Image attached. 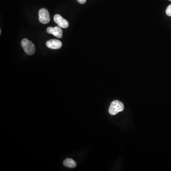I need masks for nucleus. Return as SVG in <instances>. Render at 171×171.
Masks as SVG:
<instances>
[{"mask_svg":"<svg viewBox=\"0 0 171 171\" xmlns=\"http://www.w3.org/2000/svg\"><path fill=\"white\" fill-rule=\"evenodd\" d=\"M21 45L25 53L28 55H32L35 52V46L31 41L27 39H22L21 42Z\"/></svg>","mask_w":171,"mask_h":171,"instance_id":"obj_1","label":"nucleus"},{"mask_svg":"<svg viewBox=\"0 0 171 171\" xmlns=\"http://www.w3.org/2000/svg\"><path fill=\"white\" fill-rule=\"evenodd\" d=\"M124 106L123 103L118 100H115L111 103L109 109L110 114L115 115L124 110Z\"/></svg>","mask_w":171,"mask_h":171,"instance_id":"obj_2","label":"nucleus"},{"mask_svg":"<svg viewBox=\"0 0 171 171\" xmlns=\"http://www.w3.org/2000/svg\"><path fill=\"white\" fill-rule=\"evenodd\" d=\"M39 21L42 24H47L50 21V16L48 11L45 8H42L39 12Z\"/></svg>","mask_w":171,"mask_h":171,"instance_id":"obj_3","label":"nucleus"},{"mask_svg":"<svg viewBox=\"0 0 171 171\" xmlns=\"http://www.w3.org/2000/svg\"><path fill=\"white\" fill-rule=\"evenodd\" d=\"M54 21L58 25V26L62 28H67L69 26L68 21L59 14H56L55 15Z\"/></svg>","mask_w":171,"mask_h":171,"instance_id":"obj_4","label":"nucleus"},{"mask_svg":"<svg viewBox=\"0 0 171 171\" xmlns=\"http://www.w3.org/2000/svg\"><path fill=\"white\" fill-rule=\"evenodd\" d=\"M47 32L49 34H53L58 38H62V37L63 31L61 28L59 26L55 27H49L47 29Z\"/></svg>","mask_w":171,"mask_h":171,"instance_id":"obj_5","label":"nucleus"},{"mask_svg":"<svg viewBox=\"0 0 171 171\" xmlns=\"http://www.w3.org/2000/svg\"><path fill=\"white\" fill-rule=\"evenodd\" d=\"M47 47L51 49H57L62 48V42L58 39H50L46 42Z\"/></svg>","mask_w":171,"mask_h":171,"instance_id":"obj_6","label":"nucleus"},{"mask_svg":"<svg viewBox=\"0 0 171 171\" xmlns=\"http://www.w3.org/2000/svg\"><path fill=\"white\" fill-rule=\"evenodd\" d=\"M63 164L66 167H70V168H75L76 166V164L75 161L71 158H67L64 160Z\"/></svg>","mask_w":171,"mask_h":171,"instance_id":"obj_7","label":"nucleus"},{"mask_svg":"<svg viewBox=\"0 0 171 171\" xmlns=\"http://www.w3.org/2000/svg\"><path fill=\"white\" fill-rule=\"evenodd\" d=\"M166 13L168 16H171V4L167 7L166 10Z\"/></svg>","mask_w":171,"mask_h":171,"instance_id":"obj_8","label":"nucleus"},{"mask_svg":"<svg viewBox=\"0 0 171 171\" xmlns=\"http://www.w3.org/2000/svg\"><path fill=\"white\" fill-rule=\"evenodd\" d=\"M76 1L81 4H84L87 2V0H76Z\"/></svg>","mask_w":171,"mask_h":171,"instance_id":"obj_9","label":"nucleus"},{"mask_svg":"<svg viewBox=\"0 0 171 171\" xmlns=\"http://www.w3.org/2000/svg\"><path fill=\"white\" fill-rule=\"evenodd\" d=\"M1 33H2V30H0V34H1Z\"/></svg>","mask_w":171,"mask_h":171,"instance_id":"obj_10","label":"nucleus"},{"mask_svg":"<svg viewBox=\"0 0 171 171\" xmlns=\"http://www.w3.org/2000/svg\"><path fill=\"white\" fill-rule=\"evenodd\" d=\"M169 1H171V0H169Z\"/></svg>","mask_w":171,"mask_h":171,"instance_id":"obj_11","label":"nucleus"}]
</instances>
